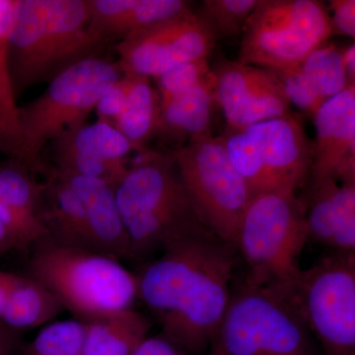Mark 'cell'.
Listing matches in <instances>:
<instances>
[{
    "instance_id": "cell-1",
    "label": "cell",
    "mask_w": 355,
    "mask_h": 355,
    "mask_svg": "<svg viewBox=\"0 0 355 355\" xmlns=\"http://www.w3.org/2000/svg\"><path fill=\"white\" fill-rule=\"evenodd\" d=\"M233 245L209 231L172 243L139 275L137 297L180 352L198 354L218 335L230 301Z\"/></svg>"
},
{
    "instance_id": "cell-2",
    "label": "cell",
    "mask_w": 355,
    "mask_h": 355,
    "mask_svg": "<svg viewBox=\"0 0 355 355\" xmlns=\"http://www.w3.org/2000/svg\"><path fill=\"white\" fill-rule=\"evenodd\" d=\"M88 0H19L7 58L16 98L87 58L106 44L89 29Z\"/></svg>"
},
{
    "instance_id": "cell-3",
    "label": "cell",
    "mask_w": 355,
    "mask_h": 355,
    "mask_svg": "<svg viewBox=\"0 0 355 355\" xmlns=\"http://www.w3.org/2000/svg\"><path fill=\"white\" fill-rule=\"evenodd\" d=\"M116 198L132 259L142 260L183 238L209 231L167 151L139 153L116 187Z\"/></svg>"
},
{
    "instance_id": "cell-4",
    "label": "cell",
    "mask_w": 355,
    "mask_h": 355,
    "mask_svg": "<svg viewBox=\"0 0 355 355\" xmlns=\"http://www.w3.org/2000/svg\"><path fill=\"white\" fill-rule=\"evenodd\" d=\"M123 72L118 62L100 57L77 62L53 79L36 99L18 108L20 142L14 162L48 176L42 158L46 146L85 125L102 95Z\"/></svg>"
},
{
    "instance_id": "cell-5",
    "label": "cell",
    "mask_w": 355,
    "mask_h": 355,
    "mask_svg": "<svg viewBox=\"0 0 355 355\" xmlns=\"http://www.w3.org/2000/svg\"><path fill=\"white\" fill-rule=\"evenodd\" d=\"M28 273L55 296L78 321L130 309L139 277L104 254L60 246L48 239L31 250Z\"/></svg>"
},
{
    "instance_id": "cell-6",
    "label": "cell",
    "mask_w": 355,
    "mask_h": 355,
    "mask_svg": "<svg viewBox=\"0 0 355 355\" xmlns=\"http://www.w3.org/2000/svg\"><path fill=\"white\" fill-rule=\"evenodd\" d=\"M307 241L304 205L297 191L277 189L254 196L234 244L246 263L244 282L286 296L300 273L299 259Z\"/></svg>"
},
{
    "instance_id": "cell-7",
    "label": "cell",
    "mask_w": 355,
    "mask_h": 355,
    "mask_svg": "<svg viewBox=\"0 0 355 355\" xmlns=\"http://www.w3.org/2000/svg\"><path fill=\"white\" fill-rule=\"evenodd\" d=\"M231 163L253 197L277 189L297 191L312 166V144L292 114L220 135Z\"/></svg>"
},
{
    "instance_id": "cell-8",
    "label": "cell",
    "mask_w": 355,
    "mask_h": 355,
    "mask_svg": "<svg viewBox=\"0 0 355 355\" xmlns=\"http://www.w3.org/2000/svg\"><path fill=\"white\" fill-rule=\"evenodd\" d=\"M216 340L224 355H322L288 299L243 282Z\"/></svg>"
},
{
    "instance_id": "cell-9",
    "label": "cell",
    "mask_w": 355,
    "mask_h": 355,
    "mask_svg": "<svg viewBox=\"0 0 355 355\" xmlns=\"http://www.w3.org/2000/svg\"><path fill=\"white\" fill-rule=\"evenodd\" d=\"M286 298L322 355H355V252H333L301 268Z\"/></svg>"
},
{
    "instance_id": "cell-10",
    "label": "cell",
    "mask_w": 355,
    "mask_h": 355,
    "mask_svg": "<svg viewBox=\"0 0 355 355\" xmlns=\"http://www.w3.org/2000/svg\"><path fill=\"white\" fill-rule=\"evenodd\" d=\"M333 35L318 0H259L242 33L238 62L279 70L299 65Z\"/></svg>"
},
{
    "instance_id": "cell-11",
    "label": "cell",
    "mask_w": 355,
    "mask_h": 355,
    "mask_svg": "<svg viewBox=\"0 0 355 355\" xmlns=\"http://www.w3.org/2000/svg\"><path fill=\"white\" fill-rule=\"evenodd\" d=\"M170 153L203 225L234 246L253 195L231 163L220 137L209 133Z\"/></svg>"
},
{
    "instance_id": "cell-12",
    "label": "cell",
    "mask_w": 355,
    "mask_h": 355,
    "mask_svg": "<svg viewBox=\"0 0 355 355\" xmlns=\"http://www.w3.org/2000/svg\"><path fill=\"white\" fill-rule=\"evenodd\" d=\"M216 43L191 9L128 35L114 51L123 74L156 78L186 62L209 58Z\"/></svg>"
},
{
    "instance_id": "cell-13",
    "label": "cell",
    "mask_w": 355,
    "mask_h": 355,
    "mask_svg": "<svg viewBox=\"0 0 355 355\" xmlns=\"http://www.w3.org/2000/svg\"><path fill=\"white\" fill-rule=\"evenodd\" d=\"M212 72L214 101L227 128L240 130L291 114V102L273 70L237 60L222 62Z\"/></svg>"
},
{
    "instance_id": "cell-14",
    "label": "cell",
    "mask_w": 355,
    "mask_h": 355,
    "mask_svg": "<svg viewBox=\"0 0 355 355\" xmlns=\"http://www.w3.org/2000/svg\"><path fill=\"white\" fill-rule=\"evenodd\" d=\"M58 172L98 178L116 188L128 169L127 157L135 151L114 125L97 121L81 125L51 144Z\"/></svg>"
},
{
    "instance_id": "cell-15",
    "label": "cell",
    "mask_w": 355,
    "mask_h": 355,
    "mask_svg": "<svg viewBox=\"0 0 355 355\" xmlns=\"http://www.w3.org/2000/svg\"><path fill=\"white\" fill-rule=\"evenodd\" d=\"M313 118L316 137L307 182L355 184V85L327 100Z\"/></svg>"
},
{
    "instance_id": "cell-16",
    "label": "cell",
    "mask_w": 355,
    "mask_h": 355,
    "mask_svg": "<svg viewBox=\"0 0 355 355\" xmlns=\"http://www.w3.org/2000/svg\"><path fill=\"white\" fill-rule=\"evenodd\" d=\"M304 205L308 241L333 252H355V184L334 179L307 182Z\"/></svg>"
},
{
    "instance_id": "cell-17",
    "label": "cell",
    "mask_w": 355,
    "mask_h": 355,
    "mask_svg": "<svg viewBox=\"0 0 355 355\" xmlns=\"http://www.w3.org/2000/svg\"><path fill=\"white\" fill-rule=\"evenodd\" d=\"M0 221L21 253L50 239L44 218V183H37L31 173L14 161L0 166Z\"/></svg>"
},
{
    "instance_id": "cell-18",
    "label": "cell",
    "mask_w": 355,
    "mask_h": 355,
    "mask_svg": "<svg viewBox=\"0 0 355 355\" xmlns=\"http://www.w3.org/2000/svg\"><path fill=\"white\" fill-rule=\"evenodd\" d=\"M51 170L80 198L96 253L116 261L132 259L130 238L116 202V188L98 178Z\"/></svg>"
},
{
    "instance_id": "cell-19",
    "label": "cell",
    "mask_w": 355,
    "mask_h": 355,
    "mask_svg": "<svg viewBox=\"0 0 355 355\" xmlns=\"http://www.w3.org/2000/svg\"><path fill=\"white\" fill-rule=\"evenodd\" d=\"M184 0H88L91 33L107 44L191 10Z\"/></svg>"
},
{
    "instance_id": "cell-20",
    "label": "cell",
    "mask_w": 355,
    "mask_h": 355,
    "mask_svg": "<svg viewBox=\"0 0 355 355\" xmlns=\"http://www.w3.org/2000/svg\"><path fill=\"white\" fill-rule=\"evenodd\" d=\"M44 218L55 244L95 252L80 198L51 169L44 183Z\"/></svg>"
},
{
    "instance_id": "cell-21",
    "label": "cell",
    "mask_w": 355,
    "mask_h": 355,
    "mask_svg": "<svg viewBox=\"0 0 355 355\" xmlns=\"http://www.w3.org/2000/svg\"><path fill=\"white\" fill-rule=\"evenodd\" d=\"M214 103L212 85L202 86L178 96L160 107L154 135L172 144L171 151H174L191 140L212 133Z\"/></svg>"
},
{
    "instance_id": "cell-22",
    "label": "cell",
    "mask_w": 355,
    "mask_h": 355,
    "mask_svg": "<svg viewBox=\"0 0 355 355\" xmlns=\"http://www.w3.org/2000/svg\"><path fill=\"white\" fill-rule=\"evenodd\" d=\"M64 309L48 288L29 275L6 273V299L1 322L11 330H31L48 323Z\"/></svg>"
},
{
    "instance_id": "cell-23",
    "label": "cell",
    "mask_w": 355,
    "mask_h": 355,
    "mask_svg": "<svg viewBox=\"0 0 355 355\" xmlns=\"http://www.w3.org/2000/svg\"><path fill=\"white\" fill-rule=\"evenodd\" d=\"M85 326L83 355H132L153 323L130 308L97 318Z\"/></svg>"
},
{
    "instance_id": "cell-24",
    "label": "cell",
    "mask_w": 355,
    "mask_h": 355,
    "mask_svg": "<svg viewBox=\"0 0 355 355\" xmlns=\"http://www.w3.org/2000/svg\"><path fill=\"white\" fill-rule=\"evenodd\" d=\"M123 76L127 80V102L114 127L132 144L135 151L142 153L157 128L160 111L158 93L150 78L133 74Z\"/></svg>"
},
{
    "instance_id": "cell-25",
    "label": "cell",
    "mask_w": 355,
    "mask_h": 355,
    "mask_svg": "<svg viewBox=\"0 0 355 355\" xmlns=\"http://www.w3.org/2000/svg\"><path fill=\"white\" fill-rule=\"evenodd\" d=\"M19 0H0V151L11 159L20 142L18 107L8 69L7 46Z\"/></svg>"
},
{
    "instance_id": "cell-26",
    "label": "cell",
    "mask_w": 355,
    "mask_h": 355,
    "mask_svg": "<svg viewBox=\"0 0 355 355\" xmlns=\"http://www.w3.org/2000/svg\"><path fill=\"white\" fill-rule=\"evenodd\" d=\"M299 65L324 100L330 99L349 86L342 50L334 44H322Z\"/></svg>"
},
{
    "instance_id": "cell-27",
    "label": "cell",
    "mask_w": 355,
    "mask_h": 355,
    "mask_svg": "<svg viewBox=\"0 0 355 355\" xmlns=\"http://www.w3.org/2000/svg\"><path fill=\"white\" fill-rule=\"evenodd\" d=\"M259 0H205L197 11L198 19L214 38H235L244 30Z\"/></svg>"
},
{
    "instance_id": "cell-28",
    "label": "cell",
    "mask_w": 355,
    "mask_h": 355,
    "mask_svg": "<svg viewBox=\"0 0 355 355\" xmlns=\"http://www.w3.org/2000/svg\"><path fill=\"white\" fill-rule=\"evenodd\" d=\"M85 323L57 322L40 331L23 349V355H83Z\"/></svg>"
},
{
    "instance_id": "cell-29",
    "label": "cell",
    "mask_w": 355,
    "mask_h": 355,
    "mask_svg": "<svg viewBox=\"0 0 355 355\" xmlns=\"http://www.w3.org/2000/svg\"><path fill=\"white\" fill-rule=\"evenodd\" d=\"M154 79L157 85L159 106L162 107L178 96L202 86L212 85L214 72L209 58H202L179 65Z\"/></svg>"
},
{
    "instance_id": "cell-30",
    "label": "cell",
    "mask_w": 355,
    "mask_h": 355,
    "mask_svg": "<svg viewBox=\"0 0 355 355\" xmlns=\"http://www.w3.org/2000/svg\"><path fill=\"white\" fill-rule=\"evenodd\" d=\"M273 71L282 81L291 104L304 113L314 116L318 110L327 101L311 84L300 65Z\"/></svg>"
},
{
    "instance_id": "cell-31",
    "label": "cell",
    "mask_w": 355,
    "mask_h": 355,
    "mask_svg": "<svg viewBox=\"0 0 355 355\" xmlns=\"http://www.w3.org/2000/svg\"><path fill=\"white\" fill-rule=\"evenodd\" d=\"M127 88V80L123 74L120 80L110 87L96 105L95 111L97 112L98 121L114 125V121L125 109Z\"/></svg>"
},
{
    "instance_id": "cell-32",
    "label": "cell",
    "mask_w": 355,
    "mask_h": 355,
    "mask_svg": "<svg viewBox=\"0 0 355 355\" xmlns=\"http://www.w3.org/2000/svg\"><path fill=\"white\" fill-rule=\"evenodd\" d=\"M333 34L355 38L354 0H331L329 2ZM329 12V13H330Z\"/></svg>"
},
{
    "instance_id": "cell-33",
    "label": "cell",
    "mask_w": 355,
    "mask_h": 355,
    "mask_svg": "<svg viewBox=\"0 0 355 355\" xmlns=\"http://www.w3.org/2000/svg\"><path fill=\"white\" fill-rule=\"evenodd\" d=\"M132 355H181V352L160 336L146 338Z\"/></svg>"
},
{
    "instance_id": "cell-34",
    "label": "cell",
    "mask_w": 355,
    "mask_h": 355,
    "mask_svg": "<svg viewBox=\"0 0 355 355\" xmlns=\"http://www.w3.org/2000/svg\"><path fill=\"white\" fill-rule=\"evenodd\" d=\"M19 347L18 331L11 330L0 321V355H13Z\"/></svg>"
},
{
    "instance_id": "cell-35",
    "label": "cell",
    "mask_w": 355,
    "mask_h": 355,
    "mask_svg": "<svg viewBox=\"0 0 355 355\" xmlns=\"http://www.w3.org/2000/svg\"><path fill=\"white\" fill-rule=\"evenodd\" d=\"M342 57L347 84L349 86L355 85V44L354 43L343 49Z\"/></svg>"
},
{
    "instance_id": "cell-36",
    "label": "cell",
    "mask_w": 355,
    "mask_h": 355,
    "mask_svg": "<svg viewBox=\"0 0 355 355\" xmlns=\"http://www.w3.org/2000/svg\"><path fill=\"white\" fill-rule=\"evenodd\" d=\"M13 251L19 252L17 243L6 225L0 221V256H4Z\"/></svg>"
},
{
    "instance_id": "cell-37",
    "label": "cell",
    "mask_w": 355,
    "mask_h": 355,
    "mask_svg": "<svg viewBox=\"0 0 355 355\" xmlns=\"http://www.w3.org/2000/svg\"><path fill=\"white\" fill-rule=\"evenodd\" d=\"M6 273L4 270H0V321H1L2 313H3L4 305L6 299Z\"/></svg>"
},
{
    "instance_id": "cell-38",
    "label": "cell",
    "mask_w": 355,
    "mask_h": 355,
    "mask_svg": "<svg viewBox=\"0 0 355 355\" xmlns=\"http://www.w3.org/2000/svg\"><path fill=\"white\" fill-rule=\"evenodd\" d=\"M210 347H211V350H210V355H224L223 352H222L220 345H219V343L216 340H214V342H212Z\"/></svg>"
}]
</instances>
